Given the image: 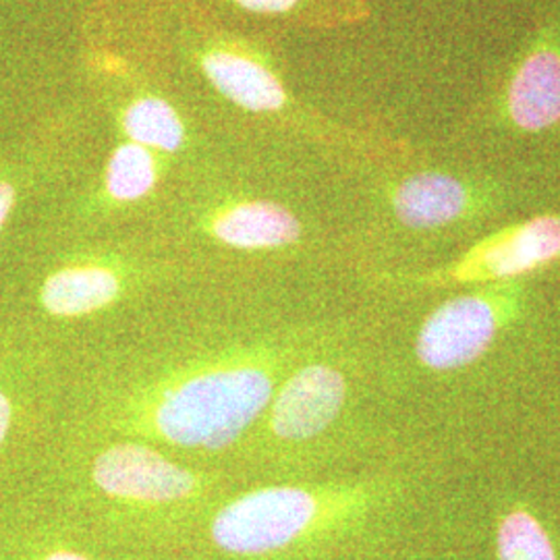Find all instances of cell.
Returning <instances> with one entry per match:
<instances>
[{
	"instance_id": "1",
	"label": "cell",
	"mask_w": 560,
	"mask_h": 560,
	"mask_svg": "<svg viewBox=\"0 0 560 560\" xmlns=\"http://www.w3.org/2000/svg\"><path fill=\"white\" fill-rule=\"evenodd\" d=\"M365 300L358 280L189 282L65 353L57 434L145 442L233 471L282 378Z\"/></svg>"
},
{
	"instance_id": "2",
	"label": "cell",
	"mask_w": 560,
	"mask_h": 560,
	"mask_svg": "<svg viewBox=\"0 0 560 560\" xmlns=\"http://www.w3.org/2000/svg\"><path fill=\"white\" fill-rule=\"evenodd\" d=\"M368 293V291H365ZM382 370L407 432L483 457L560 355V272L421 295H376Z\"/></svg>"
},
{
	"instance_id": "3",
	"label": "cell",
	"mask_w": 560,
	"mask_h": 560,
	"mask_svg": "<svg viewBox=\"0 0 560 560\" xmlns=\"http://www.w3.org/2000/svg\"><path fill=\"white\" fill-rule=\"evenodd\" d=\"M349 154L233 136L171 185L145 231L208 277L358 280Z\"/></svg>"
},
{
	"instance_id": "4",
	"label": "cell",
	"mask_w": 560,
	"mask_h": 560,
	"mask_svg": "<svg viewBox=\"0 0 560 560\" xmlns=\"http://www.w3.org/2000/svg\"><path fill=\"white\" fill-rule=\"evenodd\" d=\"M465 467L413 444L316 476L245 481L177 560H421L428 517Z\"/></svg>"
},
{
	"instance_id": "5",
	"label": "cell",
	"mask_w": 560,
	"mask_h": 560,
	"mask_svg": "<svg viewBox=\"0 0 560 560\" xmlns=\"http://www.w3.org/2000/svg\"><path fill=\"white\" fill-rule=\"evenodd\" d=\"M416 441L382 370L376 301L293 365L233 463L243 481L316 476L399 453ZM432 446V444H430Z\"/></svg>"
},
{
	"instance_id": "6",
	"label": "cell",
	"mask_w": 560,
	"mask_h": 560,
	"mask_svg": "<svg viewBox=\"0 0 560 560\" xmlns=\"http://www.w3.org/2000/svg\"><path fill=\"white\" fill-rule=\"evenodd\" d=\"M145 229L30 224L0 264V320L62 353L206 279Z\"/></svg>"
},
{
	"instance_id": "7",
	"label": "cell",
	"mask_w": 560,
	"mask_h": 560,
	"mask_svg": "<svg viewBox=\"0 0 560 560\" xmlns=\"http://www.w3.org/2000/svg\"><path fill=\"white\" fill-rule=\"evenodd\" d=\"M102 536L177 560L237 474L129 439L57 434L32 480Z\"/></svg>"
},
{
	"instance_id": "8",
	"label": "cell",
	"mask_w": 560,
	"mask_h": 560,
	"mask_svg": "<svg viewBox=\"0 0 560 560\" xmlns=\"http://www.w3.org/2000/svg\"><path fill=\"white\" fill-rule=\"evenodd\" d=\"M527 177L494 168H444L363 152L347 162L358 282L446 260L509 222Z\"/></svg>"
},
{
	"instance_id": "9",
	"label": "cell",
	"mask_w": 560,
	"mask_h": 560,
	"mask_svg": "<svg viewBox=\"0 0 560 560\" xmlns=\"http://www.w3.org/2000/svg\"><path fill=\"white\" fill-rule=\"evenodd\" d=\"M150 13L171 69L219 138H277L340 154L365 150L345 143L303 108L270 36L224 25L175 0H152Z\"/></svg>"
},
{
	"instance_id": "10",
	"label": "cell",
	"mask_w": 560,
	"mask_h": 560,
	"mask_svg": "<svg viewBox=\"0 0 560 560\" xmlns=\"http://www.w3.org/2000/svg\"><path fill=\"white\" fill-rule=\"evenodd\" d=\"M481 117L504 171L544 177L560 161V0H536L534 27Z\"/></svg>"
},
{
	"instance_id": "11",
	"label": "cell",
	"mask_w": 560,
	"mask_h": 560,
	"mask_svg": "<svg viewBox=\"0 0 560 560\" xmlns=\"http://www.w3.org/2000/svg\"><path fill=\"white\" fill-rule=\"evenodd\" d=\"M65 353L0 320V494L32 480L55 441Z\"/></svg>"
},
{
	"instance_id": "12",
	"label": "cell",
	"mask_w": 560,
	"mask_h": 560,
	"mask_svg": "<svg viewBox=\"0 0 560 560\" xmlns=\"http://www.w3.org/2000/svg\"><path fill=\"white\" fill-rule=\"evenodd\" d=\"M560 272V206L504 222L446 260L416 272L360 280L376 295H421Z\"/></svg>"
},
{
	"instance_id": "13",
	"label": "cell",
	"mask_w": 560,
	"mask_h": 560,
	"mask_svg": "<svg viewBox=\"0 0 560 560\" xmlns=\"http://www.w3.org/2000/svg\"><path fill=\"white\" fill-rule=\"evenodd\" d=\"M0 560H173L102 536L30 481L0 494Z\"/></svg>"
},
{
	"instance_id": "14",
	"label": "cell",
	"mask_w": 560,
	"mask_h": 560,
	"mask_svg": "<svg viewBox=\"0 0 560 560\" xmlns=\"http://www.w3.org/2000/svg\"><path fill=\"white\" fill-rule=\"evenodd\" d=\"M224 25L270 36L277 27H337L360 20L365 0H175Z\"/></svg>"
},
{
	"instance_id": "15",
	"label": "cell",
	"mask_w": 560,
	"mask_h": 560,
	"mask_svg": "<svg viewBox=\"0 0 560 560\" xmlns=\"http://www.w3.org/2000/svg\"><path fill=\"white\" fill-rule=\"evenodd\" d=\"M75 154L78 145L62 141L30 143L0 154V264L13 222L65 180Z\"/></svg>"
}]
</instances>
